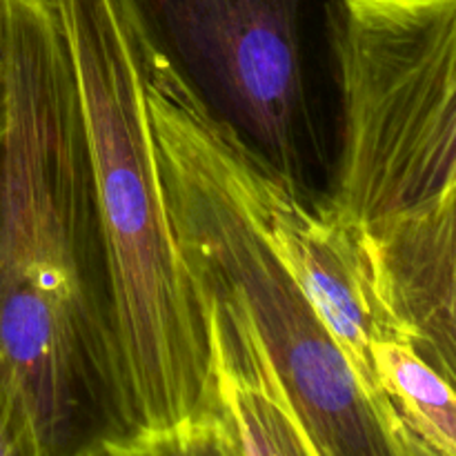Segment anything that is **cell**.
<instances>
[{
  "mask_svg": "<svg viewBox=\"0 0 456 456\" xmlns=\"http://www.w3.org/2000/svg\"><path fill=\"white\" fill-rule=\"evenodd\" d=\"M0 356L43 456H101L138 428L56 0H0Z\"/></svg>",
  "mask_w": 456,
  "mask_h": 456,
  "instance_id": "6da1fadb",
  "label": "cell"
},
{
  "mask_svg": "<svg viewBox=\"0 0 456 456\" xmlns=\"http://www.w3.org/2000/svg\"><path fill=\"white\" fill-rule=\"evenodd\" d=\"M110 256L120 368L138 435L221 414L209 310L178 248L120 0H56Z\"/></svg>",
  "mask_w": 456,
  "mask_h": 456,
  "instance_id": "7a4b0ae2",
  "label": "cell"
},
{
  "mask_svg": "<svg viewBox=\"0 0 456 456\" xmlns=\"http://www.w3.org/2000/svg\"><path fill=\"white\" fill-rule=\"evenodd\" d=\"M145 94L187 267L194 281H212L239 294L316 452L410 456L232 191L214 151L208 114L172 69L147 53Z\"/></svg>",
  "mask_w": 456,
  "mask_h": 456,
  "instance_id": "3957f363",
  "label": "cell"
},
{
  "mask_svg": "<svg viewBox=\"0 0 456 456\" xmlns=\"http://www.w3.org/2000/svg\"><path fill=\"white\" fill-rule=\"evenodd\" d=\"M142 49L301 194L330 205L347 0H120Z\"/></svg>",
  "mask_w": 456,
  "mask_h": 456,
  "instance_id": "277c9868",
  "label": "cell"
},
{
  "mask_svg": "<svg viewBox=\"0 0 456 456\" xmlns=\"http://www.w3.org/2000/svg\"><path fill=\"white\" fill-rule=\"evenodd\" d=\"M330 208L365 230L456 183V0H347Z\"/></svg>",
  "mask_w": 456,
  "mask_h": 456,
  "instance_id": "5b68a950",
  "label": "cell"
},
{
  "mask_svg": "<svg viewBox=\"0 0 456 456\" xmlns=\"http://www.w3.org/2000/svg\"><path fill=\"white\" fill-rule=\"evenodd\" d=\"M208 120L232 191L374 399L370 346L395 328V321L374 292L363 230L338 218L328 203L301 194L209 116Z\"/></svg>",
  "mask_w": 456,
  "mask_h": 456,
  "instance_id": "8992f818",
  "label": "cell"
},
{
  "mask_svg": "<svg viewBox=\"0 0 456 456\" xmlns=\"http://www.w3.org/2000/svg\"><path fill=\"white\" fill-rule=\"evenodd\" d=\"M374 292L414 352L456 390V183L363 230Z\"/></svg>",
  "mask_w": 456,
  "mask_h": 456,
  "instance_id": "52a82bcc",
  "label": "cell"
},
{
  "mask_svg": "<svg viewBox=\"0 0 456 456\" xmlns=\"http://www.w3.org/2000/svg\"><path fill=\"white\" fill-rule=\"evenodd\" d=\"M196 285L209 310L218 401L243 456H321L239 294L212 281H196Z\"/></svg>",
  "mask_w": 456,
  "mask_h": 456,
  "instance_id": "ba28073f",
  "label": "cell"
},
{
  "mask_svg": "<svg viewBox=\"0 0 456 456\" xmlns=\"http://www.w3.org/2000/svg\"><path fill=\"white\" fill-rule=\"evenodd\" d=\"M374 401L410 456H456V390L410 347L399 328L370 346Z\"/></svg>",
  "mask_w": 456,
  "mask_h": 456,
  "instance_id": "9c48e42d",
  "label": "cell"
},
{
  "mask_svg": "<svg viewBox=\"0 0 456 456\" xmlns=\"http://www.w3.org/2000/svg\"><path fill=\"white\" fill-rule=\"evenodd\" d=\"M101 456H243L225 414L138 435Z\"/></svg>",
  "mask_w": 456,
  "mask_h": 456,
  "instance_id": "30bf717a",
  "label": "cell"
},
{
  "mask_svg": "<svg viewBox=\"0 0 456 456\" xmlns=\"http://www.w3.org/2000/svg\"><path fill=\"white\" fill-rule=\"evenodd\" d=\"M0 456H43L34 419L3 356H0Z\"/></svg>",
  "mask_w": 456,
  "mask_h": 456,
  "instance_id": "8fae6325",
  "label": "cell"
},
{
  "mask_svg": "<svg viewBox=\"0 0 456 456\" xmlns=\"http://www.w3.org/2000/svg\"><path fill=\"white\" fill-rule=\"evenodd\" d=\"M4 141V87H3V69H0V150Z\"/></svg>",
  "mask_w": 456,
  "mask_h": 456,
  "instance_id": "7c38bea8",
  "label": "cell"
}]
</instances>
